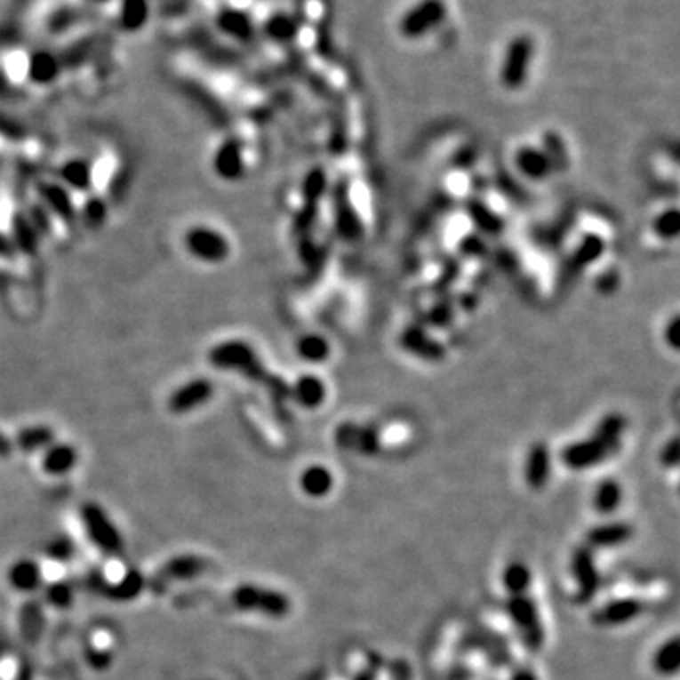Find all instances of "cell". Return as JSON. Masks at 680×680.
<instances>
[{
    "label": "cell",
    "instance_id": "6da1fadb",
    "mask_svg": "<svg viewBox=\"0 0 680 680\" xmlns=\"http://www.w3.org/2000/svg\"><path fill=\"white\" fill-rule=\"evenodd\" d=\"M626 431V418L618 412L603 416L594 433L584 441L571 443L562 452V461L571 471H586L607 461L620 448Z\"/></svg>",
    "mask_w": 680,
    "mask_h": 680
},
{
    "label": "cell",
    "instance_id": "7a4b0ae2",
    "mask_svg": "<svg viewBox=\"0 0 680 680\" xmlns=\"http://www.w3.org/2000/svg\"><path fill=\"white\" fill-rule=\"evenodd\" d=\"M78 522L91 548L104 556V559H119L125 540L108 510L99 503H85L78 512Z\"/></svg>",
    "mask_w": 680,
    "mask_h": 680
},
{
    "label": "cell",
    "instance_id": "3957f363",
    "mask_svg": "<svg viewBox=\"0 0 680 680\" xmlns=\"http://www.w3.org/2000/svg\"><path fill=\"white\" fill-rule=\"evenodd\" d=\"M229 604L238 612L267 618H284L292 612V599L284 592L255 582L236 584L229 594Z\"/></svg>",
    "mask_w": 680,
    "mask_h": 680
},
{
    "label": "cell",
    "instance_id": "277c9868",
    "mask_svg": "<svg viewBox=\"0 0 680 680\" xmlns=\"http://www.w3.org/2000/svg\"><path fill=\"white\" fill-rule=\"evenodd\" d=\"M210 569H212V559L206 556L178 554L164 559V562L154 572V577L146 580V584L151 589H161V592H164V588L169 584L199 580Z\"/></svg>",
    "mask_w": 680,
    "mask_h": 680
},
{
    "label": "cell",
    "instance_id": "5b68a950",
    "mask_svg": "<svg viewBox=\"0 0 680 680\" xmlns=\"http://www.w3.org/2000/svg\"><path fill=\"white\" fill-rule=\"evenodd\" d=\"M448 18V4L444 0H418L408 8L397 23L399 35L406 40H420L431 35Z\"/></svg>",
    "mask_w": 680,
    "mask_h": 680
},
{
    "label": "cell",
    "instance_id": "8992f818",
    "mask_svg": "<svg viewBox=\"0 0 680 680\" xmlns=\"http://www.w3.org/2000/svg\"><path fill=\"white\" fill-rule=\"evenodd\" d=\"M533 55L535 42L529 35H516L508 42L501 70H499V80H501L503 87L516 91L525 84L529 68H532L533 63Z\"/></svg>",
    "mask_w": 680,
    "mask_h": 680
},
{
    "label": "cell",
    "instance_id": "52a82bcc",
    "mask_svg": "<svg viewBox=\"0 0 680 680\" xmlns=\"http://www.w3.org/2000/svg\"><path fill=\"white\" fill-rule=\"evenodd\" d=\"M184 246L191 257L206 265H220L227 261L231 244L223 233L208 225H195L184 235Z\"/></svg>",
    "mask_w": 680,
    "mask_h": 680
},
{
    "label": "cell",
    "instance_id": "ba28073f",
    "mask_svg": "<svg viewBox=\"0 0 680 680\" xmlns=\"http://www.w3.org/2000/svg\"><path fill=\"white\" fill-rule=\"evenodd\" d=\"M210 365L221 371L242 372L250 378L260 376L263 367L253 348L244 340H225L214 346L208 354Z\"/></svg>",
    "mask_w": 680,
    "mask_h": 680
},
{
    "label": "cell",
    "instance_id": "9c48e42d",
    "mask_svg": "<svg viewBox=\"0 0 680 680\" xmlns=\"http://www.w3.org/2000/svg\"><path fill=\"white\" fill-rule=\"evenodd\" d=\"M505 607L512 620V624L516 626L518 631L522 633L525 646L532 648L533 652L540 650L544 644V628H542L540 614L533 597L527 594L508 596Z\"/></svg>",
    "mask_w": 680,
    "mask_h": 680
},
{
    "label": "cell",
    "instance_id": "30bf717a",
    "mask_svg": "<svg viewBox=\"0 0 680 680\" xmlns=\"http://www.w3.org/2000/svg\"><path fill=\"white\" fill-rule=\"evenodd\" d=\"M571 572H572L574 582H577L579 601L580 603L592 601L599 592L601 579H599V569L596 564L594 550L588 548L586 544H582V547H579L572 552Z\"/></svg>",
    "mask_w": 680,
    "mask_h": 680
},
{
    "label": "cell",
    "instance_id": "8fae6325",
    "mask_svg": "<svg viewBox=\"0 0 680 680\" xmlns=\"http://www.w3.org/2000/svg\"><path fill=\"white\" fill-rule=\"evenodd\" d=\"M212 396H214V386H212L210 380H206V378H193V380L178 386L171 393L166 404H169V411L172 414L184 416L206 404Z\"/></svg>",
    "mask_w": 680,
    "mask_h": 680
},
{
    "label": "cell",
    "instance_id": "7c38bea8",
    "mask_svg": "<svg viewBox=\"0 0 680 680\" xmlns=\"http://www.w3.org/2000/svg\"><path fill=\"white\" fill-rule=\"evenodd\" d=\"M6 582L12 592L36 594L45 588L44 565L35 557H18L6 571Z\"/></svg>",
    "mask_w": 680,
    "mask_h": 680
},
{
    "label": "cell",
    "instance_id": "4fadbf2b",
    "mask_svg": "<svg viewBox=\"0 0 680 680\" xmlns=\"http://www.w3.org/2000/svg\"><path fill=\"white\" fill-rule=\"evenodd\" d=\"M644 612V603L635 597H618L607 601L592 614V622L601 628H618L633 622Z\"/></svg>",
    "mask_w": 680,
    "mask_h": 680
},
{
    "label": "cell",
    "instance_id": "5bb4252c",
    "mask_svg": "<svg viewBox=\"0 0 680 680\" xmlns=\"http://www.w3.org/2000/svg\"><path fill=\"white\" fill-rule=\"evenodd\" d=\"M80 453L68 443H53L40 453V471L52 478H63L78 467Z\"/></svg>",
    "mask_w": 680,
    "mask_h": 680
},
{
    "label": "cell",
    "instance_id": "9a60e30c",
    "mask_svg": "<svg viewBox=\"0 0 680 680\" xmlns=\"http://www.w3.org/2000/svg\"><path fill=\"white\" fill-rule=\"evenodd\" d=\"M552 475V453L544 443H535L527 450L524 463V478L527 488L544 490Z\"/></svg>",
    "mask_w": 680,
    "mask_h": 680
},
{
    "label": "cell",
    "instance_id": "2e32d148",
    "mask_svg": "<svg viewBox=\"0 0 680 680\" xmlns=\"http://www.w3.org/2000/svg\"><path fill=\"white\" fill-rule=\"evenodd\" d=\"M212 166L220 178L227 181H236L244 174V151H242V146L238 140L229 139L225 140L218 151L214 159H212Z\"/></svg>",
    "mask_w": 680,
    "mask_h": 680
},
{
    "label": "cell",
    "instance_id": "e0dca14e",
    "mask_svg": "<svg viewBox=\"0 0 680 680\" xmlns=\"http://www.w3.org/2000/svg\"><path fill=\"white\" fill-rule=\"evenodd\" d=\"M633 537V527L626 522H607L592 527L586 535V547L592 550L622 547Z\"/></svg>",
    "mask_w": 680,
    "mask_h": 680
},
{
    "label": "cell",
    "instance_id": "ac0fdd59",
    "mask_svg": "<svg viewBox=\"0 0 680 680\" xmlns=\"http://www.w3.org/2000/svg\"><path fill=\"white\" fill-rule=\"evenodd\" d=\"M514 163H516V169L520 171L522 176L533 181L547 180L554 171V166L548 156L544 154V149L533 148V146L520 148L516 151V156H514Z\"/></svg>",
    "mask_w": 680,
    "mask_h": 680
},
{
    "label": "cell",
    "instance_id": "d6986e66",
    "mask_svg": "<svg viewBox=\"0 0 680 680\" xmlns=\"http://www.w3.org/2000/svg\"><path fill=\"white\" fill-rule=\"evenodd\" d=\"M263 35L275 44H292L300 35V21L290 12H275L265 20Z\"/></svg>",
    "mask_w": 680,
    "mask_h": 680
},
{
    "label": "cell",
    "instance_id": "ffe728a7",
    "mask_svg": "<svg viewBox=\"0 0 680 680\" xmlns=\"http://www.w3.org/2000/svg\"><path fill=\"white\" fill-rule=\"evenodd\" d=\"M218 27L223 35L231 36L235 40L246 42L255 35V25L252 15L242 8H225L218 13L216 20Z\"/></svg>",
    "mask_w": 680,
    "mask_h": 680
},
{
    "label": "cell",
    "instance_id": "44dd1931",
    "mask_svg": "<svg viewBox=\"0 0 680 680\" xmlns=\"http://www.w3.org/2000/svg\"><path fill=\"white\" fill-rule=\"evenodd\" d=\"M293 399L302 406L314 411V408L322 406L327 399V386L320 376L316 374H302L297 378L292 389Z\"/></svg>",
    "mask_w": 680,
    "mask_h": 680
},
{
    "label": "cell",
    "instance_id": "7402d4cb",
    "mask_svg": "<svg viewBox=\"0 0 680 680\" xmlns=\"http://www.w3.org/2000/svg\"><path fill=\"white\" fill-rule=\"evenodd\" d=\"M332 486H335V476L325 465H308L299 475V488L308 497L322 499L331 493Z\"/></svg>",
    "mask_w": 680,
    "mask_h": 680
},
{
    "label": "cell",
    "instance_id": "603a6c76",
    "mask_svg": "<svg viewBox=\"0 0 680 680\" xmlns=\"http://www.w3.org/2000/svg\"><path fill=\"white\" fill-rule=\"evenodd\" d=\"M12 441L15 450L27 453H42L45 448L55 443V433L48 426H28L15 435Z\"/></svg>",
    "mask_w": 680,
    "mask_h": 680
},
{
    "label": "cell",
    "instance_id": "cb8c5ba5",
    "mask_svg": "<svg viewBox=\"0 0 680 680\" xmlns=\"http://www.w3.org/2000/svg\"><path fill=\"white\" fill-rule=\"evenodd\" d=\"M28 80L38 85H48L55 82L60 74L59 59L50 52H36L28 59Z\"/></svg>",
    "mask_w": 680,
    "mask_h": 680
},
{
    "label": "cell",
    "instance_id": "d4e9b609",
    "mask_svg": "<svg viewBox=\"0 0 680 680\" xmlns=\"http://www.w3.org/2000/svg\"><path fill=\"white\" fill-rule=\"evenodd\" d=\"M149 20V4L148 0H121L119 6V25L127 33H136L140 30Z\"/></svg>",
    "mask_w": 680,
    "mask_h": 680
},
{
    "label": "cell",
    "instance_id": "484cf974",
    "mask_svg": "<svg viewBox=\"0 0 680 680\" xmlns=\"http://www.w3.org/2000/svg\"><path fill=\"white\" fill-rule=\"evenodd\" d=\"M624 490L614 478H604L594 492V508L601 514H612L622 505Z\"/></svg>",
    "mask_w": 680,
    "mask_h": 680
},
{
    "label": "cell",
    "instance_id": "4316f807",
    "mask_svg": "<svg viewBox=\"0 0 680 680\" xmlns=\"http://www.w3.org/2000/svg\"><path fill=\"white\" fill-rule=\"evenodd\" d=\"M63 184L76 191H87L91 188V166L84 159H70L59 171Z\"/></svg>",
    "mask_w": 680,
    "mask_h": 680
},
{
    "label": "cell",
    "instance_id": "83f0119b",
    "mask_svg": "<svg viewBox=\"0 0 680 680\" xmlns=\"http://www.w3.org/2000/svg\"><path fill=\"white\" fill-rule=\"evenodd\" d=\"M532 569L524 562H510L503 571V586L508 596L527 594V589L532 588Z\"/></svg>",
    "mask_w": 680,
    "mask_h": 680
},
{
    "label": "cell",
    "instance_id": "f1b7e54d",
    "mask_svg": "<svg viewBox=\"0 0 680 680\" xmlns=\"http://www.w3.org/2000/svg\"><path fill=\"white\" fill-rule=\"evenodd\" d=\"M297 354L308 363H322L331 356V346L325 337L317 332H308L297 340Z\"/></svg>",
    "mask_w": 680,
    "mask_h": 680
},
{
    "label": "cell",
    "instance_id": "f546056e",
    "mask_svg": "<svg viewBox=\"0 0 680 680\" xmlns=\"http://www.w3.org/2000/svg\"><path fill=\"white\" fill-rule=\"evenodd\" d=\"M652 661H654V669L660 675H665V676L675 675L678 671V665H680L678 639L673 637L669 641H665L663 644H660Z\"/></svg>",
    "mask_w": 680,
    "mask_h": 680
},
{
    "label": "cell",
    "instance_id": "4dcf8cb0",
    "mask_svg": "<svg viewBox=\"0 0 680 680\" xmlns=\"http://www.w3.org/2000/svg\"><path fill=\"white\" fill-rule=\"evenodd\" d=\"M337 229L339 233L346 238V240H356L359 238L361 235V223H359V218L356 214V210L348 204L346 201H342L339 204V212H337Z\"/></svg>",
    "mask_w": 680,
    "mask_h": 680
},
{
    "label": "cell",
    "instance_id": "1f68e13d",
    "mask_svg": "<svg viewBox=\"0 0 680 680\" xmlns=\"http://www.w3.org/2000/svg\"><path fill=\"white\" fill-rule=\"evenodd\" d=\"M678 229H680V218H678V210L676 208L663 210L661 214L656 218V221H654V231L663 240L676 238L678 236Z\"/></svg>",
    "mask_w": 680,
    "mask_h": 680
},
{
    "label": "cell",
    "instance_id": "d6a6232c",
    "mask_svg": "<svg viewBox=\"0 0 680 680\" xmlns=\"http://www.w3.org/2000/svg\"><path fill=\"white\" fill-rule=\"evenodd\" d=\"M325 186H327V178H325V172L322 169H316L312 171L307 180H305V196L308 203H316L322 199V195L325 191Z\"/></svg>",
    "mask_w": 680,
    "mask_h": 680
},
{
    "label": "cell",
    "instance_id": "836d02e7",
    "mask_svg": "<svg viewBox=\"0 0 680 680\" xmlns=\"http://www.w3.org/2000/svg\"><path fill=\"white\" fill-rule=\"evenodd\" d=\"M42 193H44V201H48L57 210V214H67V212L72 210L70 199H68V195L63 188L45 186V189Z\"/></svg>",
    "mask_w": 680,
    "mask_h": 680
},
{
    "label": "cell",
    "instance_id": "e575fe53",
    "mask_svg": "<svg viewBox=\"0 0 680 680\" xmlns=\"http://www.w3.org/2000/svg\"><path fill=\"white\" fill-rule=\"evenodd\" d=\"M603 248H604L603 246V240L599 236H596V235H589V236H586L582 240V244L579 248V260L582 263H592L601 255Z\"/></svg>",
    "mask_w": 680,
    "mask_h": 680
},
{
    "label": "cell",
    "instance_id": "d590c367",
    "mask_svg": "<svg viewBox=\"0 0 680 680\" xmlns=\"http://www.w3.org/2000/svg\"><path fill=\"white\" fill-rule=\"evenodd\" d=\"M660 463L665 468H675L678 465V438L673 436L669 443H665V446L660 452Z\"/></svg>",
    "mask_w": 680,
    "mask_h": 680
},
{
    "label": "cell",
    "instance_id": "8d00e7d4",
    "mask_svg": "<svg viewBox=\"0 0 680 680\" xmlns=\"http://www.w3.org/2000/svg\"><path fill=\"white\" fill-rule=\"evenodd\" d=\"M84 218H85V221L89 225H100L104 221V218H106V206H104V203L99 201V199L89 201L85 204V210H84Z\"/></svg>",
    "mask_w": 680,
    "mask_h": 680
},
{
    "label": "cell",
    "instance_id": "74e56055",
    "mask_svg": "<svg viewBox=\"0 0 680 680\" xmlns=\"http://www.w3.org/2000/svg\"><path fill=\"white\" fill-rule=\"evenodd\" d=\"M665 332H668V335H665V340L669 342L673 350H678V346H680V320H678V316H673V320L668 325V329H665Z\"/></svg>",
    "mask_w": 680,
    "mask_h": 680
},
{
    "label": "cell",
    "instance_id": "f35d334b",
    "mask_svg": "<svg viewBox=\"0 0 680 680\" xmlns=\"http://www.w3.org/2000/svg\"><path fill=\"white\" fill-rule=\"evenodd\" d=\"M616 285H618V275H616V272H612V270L611 272H604V275L597 280V290L601 293L614 292Z\"/></svg>",
    "mask_w": 680,
    "mask_h": 680
},
{
    "label": "cell",
    "instance_id": "ab89813d",
    "mask_svg": "<svg viewBox=\"0 0 680 680\" xmlns=\"http://www.w3.org/2000/svg\"><path fill=\"white\" fill-rule=\"evenodd\" d=\"M13 450L15 448H13L12 438L6 436L4 433H0V458H8Z\"/></svg>",
    "mask_w": 680,
    "mask_h": 680
},
{
    "label": "cell",
    "instance_id": "60d3db41",
    "mask_svg": "<svg viewBox=\"0 0 680 680\" xmlns=\"http://www.w3.org/2000/svg\"><path fill=\"white\" fill-rule=\"evenodd\" d=\"M510 680H539L532 669H518L510 676Z\"/></svg>",
    "mask_w": 680,
    "mask_h": 680
},
{
    "label": "cell",
    "instance_id": "b9f144b4",
    "mask_svg": "<svg viewBox=\"0 0 680 680\" xmlns=\"http://www.w3.org/2000/svg\"><path fill=\"white\" fill-rule=\"evenodd\" d=\"M354 680H376V671H374V668L361 669Z\"/></svg>",
    "mask_w": 680,
    "mask_h": 680
}]
</instances>
